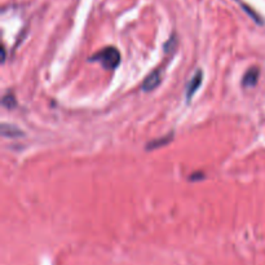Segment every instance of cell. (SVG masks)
<instances>
[{
  "label": "cell",
  "mask_w": 265,
  "mask_h": 265,
  "mask_svg": "<svg viewBox=\"0 0 265 265\" xmlns=\"http://www.w3.org/2000/svg\"><path fill=\"white\" fill-rule=\"evenodd\" d=\"M1 133H3V136H7V137H17V136L22 134V131L15 127V126L3 123L1 124Z\"/></svg>",
  "instance_id": "5b68a950"
},
{
  "label": "cell",
  "mask_w": 265,
  "mask_h": 265,
  "mask_svg": "<svg viewBox=\"0 0 265 265\" xmlns=\"http://www.w3.org/2000/svg\"><path fill=\"white\" fill-rule=\"evenodd\" d=\"M3 105L5 106L7 109H12L16 106V99L13 95H11V93H8V95H5V96L3 97Z\"/></svg>",
  "instance_id": "52a82bcc"
},
{
  "label": "cell",
  "mask_w": 265,
  "mask_h": 265,
  "mask_svg": "<svg viewBox=\"0 0 265 265\" xmlns=\"http://www.w3.org/2000/svg\"><path fill=\"white\" fill-rule=\"evenodd\" d=\"M202 84V71H197L196 75L192 78V81L189 82L188 88H186V99L192 100L193 95L198 91V88Z\"/></svg>",
  "instance_id": "3957f363"
},
{
  "label": "cell",
  "mask_w": 265,
  "mask_h": 265,
  "mask_svg": "<svg viewBox=\"0 0 265 265\" xmlns=\"http://www.w3.org/2000/svg\"><path fill=\"white\" fill-rule=\"evenodd\" d=\"M162 82V70L157 69L154 70L153 73H150L148 77L145 78V81L142 83V89L145 92H150L154 88H157L158 85L161 84Z\"/></svg>",
  "instance_id": "7a4b0ae2"
},
{
  "label": "cell",
  "mask_w": 265,
  "mask_h": 265,
  "mask_svg": "<svg viewBox=\"0 0 265 265\" xmlns=\"http://www.w3.org/2000/svg\"><path fill=\"white\" fill-rule=\"evenodd\" d=\"M259 79V70L258 69H250L245 74V77L242 79L243 87H254L258 83Z\"/></svg>",
  "instance_id": "277c9868"
},
{
  "label": "cell",
  "mask_w": 265,
  "mask_h": 265,
  "mask_svg": "<svg viewBox=\"0 0 265 265\" xmlns=\"http://www.w3.org/2000/svg\"><path fill=\"white\" fill-rule=\"evenodd\" d=\"M172 136H173V134L171 133L169 136H167V137H162V138H159V140H154V141H151L149 145H148V149H149V150L150 149H155V148H159V146L168 144V141L171 140V138H172Z\"/></svg>",
  "instance_id": "8992f818"
},
{
  "label": "cell",
  "mask_w": 265,
  "mask_h": 265,
  "mask_svg": "<svg viewBox=\"0 0 265 265\" xmlns=\"http://www.w3.org/2000/svg\"><path fill=\"white\" fill-rule=\"evenodd\" d=\"M176 39H175V36H171V39H169L168 42L165 44V50L166 52H171V50H176Z\"/></svg>",
  "instance_id": "ba28073f"
},
{
  "label": "cell",
  "mask_w": 265,
  "mask_h": 265,
  "mask_svg": "<svg viewBox=\"0 0 265 265\" xmlns=\"http://www.w3.org/2000/svg\"><path fill=\"white\" fill-rule=\"evenodd\" d=\"M91 61H99L105 69L113 70L119 65L120 62V53L119 50L114 47H108L105 50H100L99 53L91 57Z\"/></svg>",
  "instance_id": "6da1fadb"
}]
</instances>
